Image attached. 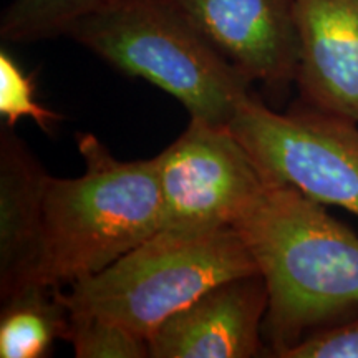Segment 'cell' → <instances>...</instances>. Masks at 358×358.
Masks as SVG:
<instances>
[{"mask_svg":"<svg viewBox=\"0 0 358 358\" xmlns=\"http://www.w3.org/2000/svg\"><path fill=\"white\" fill-rule=\"evenodd\" d=\"M234 229L268 290V355L358 310V236L295 187L268 178Z\"/></svg>","mask_w":358,"mask_h":358,"instance_id":"obj_1","label":"cell"},{"mask_svg":"<svg viewBox=\"0 0 358 358\" xmlns=\"http://www.w3.org/2000/svg\"><path fill=\"white\" fill-rule=\"evenodd\" d=\"M85 171L48 178L38 284L65 287L98 274L163 231L155 158L122 161L92 133L77 134Z\"/></svg>","mask_w":358,"mask_h":358,"instance_id":"obj_2","label":"cell"},{"mask_svg":"<svg viewBox=\"0 0 358 358\" xmlns=\"http://www.w3.org/2000/svg\"><path fill=\"white\" fill-rule=\"evenodd\" d=\"M106 64L153 83L191 118L229 127L252 82L204 37L174 0H108L69 34Z\"/></svg>","mask_w":358,"mask_h":358,"instance_id":"obj_3","label":"cell"},{"mask_svg":"<svg viewBox=\"0 0 358 358\" xmlns=\"http://www.w3.org/2000/svg\"><path fill=\"white\" fill-rule=\"evenodd\" d=\"M249 274H259V267L234 227L163 229L57 294L69 312L100 317L150 340L209 289Z\"/></svg>","mask_w":358,"mask_h":358,"instance_id":"obj_4","label":"cell"},{"mask_svg":"<svg viewBox=\"0 0 358 358\" xmlns=\"http://www.w3.org/2000/svg\"><path fill=\"white\" fill-rule=\"evenodd\" d=\"M266 176L358 219V124L303 103L287 113L248 93L229 123Z\"/></svg>","mask_w":358,"mask_h":358,"instance_id":"obj_5","label":"cell"},{"mask_svg":"<svg viewBox=\"0 0 358 358\" xmlns=\"http://www.w3.org/2000/svg\"><path fill=\"white\" fill-rule=\"evenodd\" d=\"M155 164L163 229L234 227L267 179L229 127L199 118H191Z\"/></svg>","mask_w":358,"mask_h":358,"instance_id":"obj_6","label":"cell"},{"mask_svg":"<svg viewBox=\"0 0 358 358\" xmlns=\"http://www.w3.org/2000/svg\"><path fill=\"white\" fill-rule=\"evenodd\" d=\"M206 38L250 82L284 92L295 82V0H174Z\"/></svg>","mask_w":358,"mask_h":358,"instance_id":"obj_7","label":"cell"},{"mask_svg":"<svg viewBox=\"0 0 358 358\" xmlns=\"http://www.w3.org/2000/svg\"><path fill=\"white\" fill-rule=\"evenodd\" d=\"M268 290L261 272L209 289L164 322L150 340L153 358H250L266 355L262 327Z\"/></svg>","mask_w":358,"mask_h":358,"instance_id":"obj_8","label":"cell"},{"mask_svg":"<svg viewBox=\"0 0 358 358\" xmlns=\"http://www.w3.org/2000/svg\"><path fill=\"white\" fill-rule=\"evenodd\" d=\"M302 101L358 124V0H295Z\"/></svg>","mask_w":358,"mask_h":358,"instance_id":"obj_9","label":"cell"},{"mask_svg":"<svg viewBox=\"0 0 358 358\" xmlns=\"http://www.w3.org/2000/svg\"><path fill=\"white\" fill-rule=\"evenodd\" d=\"M0 128V299L38 284L43 259V201L50 174L24 141Z\"/></svg>","mask_w":358,"mask_h":358,"instance_id":"obj_10","label":"cell"},{"mask_svg":"<svg viewBox=\"0 0 358 358\" xmlns=\"http://www.w3.org/2000/svg\"><path fill=\"white\" fill-rule=\"evenodd\" d=\"M69 308L57 287L34 285L2 302L0 313V357L43 358L57 338H66Z\"/></svg>","mask_w":358,"mask_h":358,"instance_id":"obj_11","label":"cell"},{"mask_svg":"<svg viewBox=\"0 0 358 358\" xmlns=\"http://www.w3.org/2000/svg\"><path fill=\"white\" fill-rule=\"evenodd\" d=\"M108 0H12L0 19V37L8 43H35L69 37L83 17Z\"/></svg>","mask_w":358,"mask_h":358,"instance_id":"obj_12","label":"cell"},{"mask_svg":"<svg viewBox=\"0 0 358 358\" xmlns=\"http://www.w3.org/2000/svg\"><path fill=\"white\" fill-rule=\"evenodd\" d=\"M70 313L66 342L78 358H145L150 342L124 327L87 313Z\"/></svg>","mask_w":358,"mask_h":358,"instance_id":"obj_13","label":"cell"},{"mask_svg":"<svg viewBox=\"0 0 358 358\" xmlns=\"http://www.w3.org/2000/svg\"><path fill=\"white\" fill-rule=\"evenodd\" d=\"M35 92V73H27L10 53L0 52V116L6 124L13 128L20 120L30 118L43 131H50L52 124L60 122L62 115L40 105Z\"/></svg>","mask_w":358,"mask_h":358,"instance_id":"obj_14","label":"cell"},{"mask_svg":"<svg viewBox=\"0 0 358 358\" xmlns=\"http://www.w3.org/2000/svg\"><path fill=\"white\" fill-rule=\"evenodd\" d=\"M280 358H358V315L313 330Z\"/></svg>","mask_w":358,"mask_h":358,"instance_id":"obj_15","label":"cell"}]
</instances>
